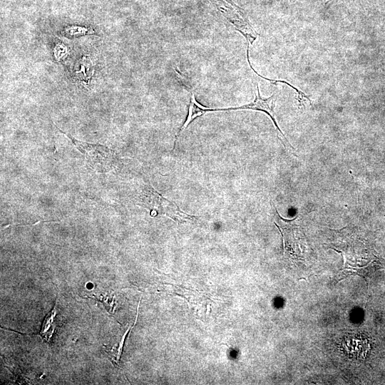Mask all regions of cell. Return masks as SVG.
<instances>
[{
  "instance_id": "277c9868",
  "label": "cell",
  "mask_w": 385,
  "mask_h": 385,
  "mask_svg": "<svg viewBox=\"0 0 385 385\" xmlns=\"http://www.w3.org/2000/svg\"><path fill=\"white\" fill-rule=\"evenodd\" d=\"M271 203L277 215L274 224L281 232L283 237L284 253L293 257L301 256L302 254L301 243L303 240V234L299 226L294 224V219L289 220L282 218L274 204L272 202Z\"/></svg>"
},
{
  "instance_id": "3957f363",
  "label": "cell",
  "mask_w": 385,
  "mask_h": 385,
  "mask_svg": "<svg viewBox=\"0 0 385 385\" xmlns=\"http://www.w3.org/2000/svg\"><path fill=\"white\" fill-rule=\"evenodd\" d=\"M277 95L274 93L271 96L268 98H263L260 95L259 86L257 84V93L253 101L242 105L240 106L229 107V108H210L205 107V113L217 112V111H230L236 110H252L257 111H262L265 113L271 118L273 124L277 130L279 140L282 142L284 146L287 144L292 149L293 147L289 144L288 140L285 137L284 134L281 130L276 120V115L274 112V106L276 102Z\"/></svg>"
},
{
  "instance_id": "30bf717a",
  "label": "cell",
  "mask_w": 385,
  "mask_h": 385,
  "mask_svg": "<svg viewBox=\"0 0 385 385\" xmlns=\"http://www.w3.org/2000/svg\"><path fill=\"white\" fill-rule=\"evenodd\" d=\"M185 87L188 88H190L188 85H185ZM183 130H182L180 128L179 129L178 132L177 133L176 135H175V140L174 141L175 142H177L178 141V139L179 138V136L180 135L181 133L183 132Z\"/></svg>"
},
{
  "instance_id": "6da1fadb",
  "label": "cell",
  "mask_w": 385,
  "mask_h": 385,
  "mask_svg": "<svg viewBox=\"0 0 385 385\" xmlns=\"http://www.w3.org/2000/svg\"><path fill=\"white\" fill-rule=\"evenodd\" d=\"M140 205L149 209L150 214L164 215L178 222L193 221L197 217L188 215L174 202L163 197L150 185H145L140 195Z\"/></svg>"
},
{
  "instance_id": "52a82bcc",
  "label": "cell",
  "mask_w": 385,
  "mask_h": 385,
  "mask_svg": "<svg viewBox=\"0 0 385 385\" xmlns=\"http://www.w3.org/2000/svg\"><path fill=\"white\" fill-rule=\"evenodd\" d=\"M128 331H129V329H128L127 331L122 336L120 342L115 344V345L113 346L103 345V349L105 352L106 353V354L108 355V356L109 357L112 363L116 366H120V358L122 354L123 346L124 344L126 334H128Z\"/></svg>"
},
{
  "instance_id": "9c48e42d",
  "label": "cell",
  "mask_w": 385,
  "mask_h": 385,
  "mask_svg": "<svg viewBox=\"0 0 385 385\" xmlns=\"http://www.w3.org/2000/svg\"><path fill=\"white\" fill-rule=\"evenodd\" d=\"M63 33L65 36H69V37H75V36H83L86 34H90L91 33H93V30H91L88 28H84L81 26H71L65 28Z\"/></svg>"
},
{
  "instance_id": "8992f818",
  "label": "cell",
  "mask_w": 385,
  "mask_h": 385,
  "mask_svg": "<svg viewBox=\"0 0 385 385\" xmlns=\"http://www.w3.org/2000/svg\"><path fill=\"white\" fill-rule=\"evenodd\" d=\"M57 301H56L55 305L52 310L48 313L42 322L41 329L40 331V335L43 341L48 344L51 343V339L54 334L56 327V317L57 315Z\"/></svg>"
},
{
  "instance_id": "7a4b0ae2",
  "label": "cell",
  "mask_w": 385,
  "mask_h": 385,
  "mask_svg": "<svg viewBox=\"0 0 385 385\" xmlns=\"http://www.w3.org/2000/svg\"><path fill=\"white\" fill-rule=\"evenodd\" d=\"M58 130L66 135L76 148L85 155L87 163L95 170L99 173H107L115 166V152L113 150L100 144L78 140L61 130Z\"/></svg>"
},
{
  "instance_id": "ba28073f",
  "label": "cell",
  "mask_w": 385,
  "mask_h": 385,
  "mask_svg": "<svg viewBox=\"0 0 385 385\" xmlns=\"http://www.w3.org/2000/svg\"><path fill=\"white\" fill-rule=\"evenodd\" d=\"M249 47H250V44L247 43V52H246L247 53V54H246L247 60V62L249 63V66H250V68L255 72V74H257L258 76L261 77L263 79H265V80H267L268 81H270L273 84H276L277 83H285L287 86H289V87H291L292 89H294L297 93V99H298V101L299 103V106H302L304 101H308L309 102L310 105H312V101L309 99V98L304 93H303L302 91H299V89H297L294 86L289 83L288 82H287V81H285L284 80L270 79V78H267L264 77V76H261L260 74H259L254 69V68L252 67V64L250 63V57H249Z\"/></svg>"
},
{
  "instance_id": "5b68a950",
  "label": "cell",
  "mask_w": 385,
  "mask_h": 385,
  "mask_svg": "<svg viewBox=\"0 0 385 385\" xmlns=\"http://www.w3.org/2000/svg\"><path fill=\"white\" fill-rule=\"evenodd\" d=\"M215 4L236 30L245 38L247 43L252 45L257 39L258 34L242 11L237 9L235 5L225 2L224 0H216Z\"/></svg>"
}]
</instances>
